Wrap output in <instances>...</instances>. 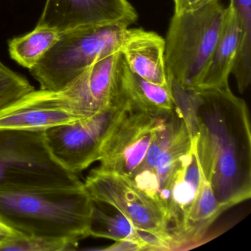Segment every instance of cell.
<instances>
[{"label":"cell","mask_w":251,"mask_h":251,"mask_svg":"<svg viewBox=\"0 0 251 251\" xmlns=\"http://www.w3.org/2000/svg\"><path fill=\"white\" fill-rule=\"evenodd\" d=\"M125 25L82 27L60 33L53 46L30 70L41 89L61 92L95 61L120 50Z\"/></svg>","instance_id":"5"},{"label":"cell","mask_w":251,"mask_h":251,"mask_svg":"<svg viewBox=\"0 0 251 251\" xmlns=\"http://www.w3.org/2000/svg\"><path fill=\"white\" fill-rule=\"evenodd\" d=\"M84 186L92 201L114 207L137 230L167 241L173 250L165 211L127 177L98 167L89 173Z\"/></svg>","instance_id":"8"},{"label":"cell","mask_w":251,"mask_h":251,"mask_svg":"<svg viewBox=\"0 0 251 251\" xmlns=\"http://www.w3.org/2000/svg\"><path fill=\"white\" fill-rule=\"evenodd\" d=\"M83 182L50 152L45 131L0 129V191L77 187Z\"/></svg>","instance_id":"4"},{"label":"cell","mask_w":251,"mask_h":251,"mask_svg":"<svg viewBox=\"0 0 251 251\" xmlns=\"http://www.w3.org/2000/svg\"><path fill=\"white\" fill-rule=\"evenodd\" d=\"M219 0H174V13L195 11Z\"/></svg>","instance_id":"22"},{"label":"cell","mask_w":251,"mask_h":251,"mask_svg":"<svg viewBox=\"0 0 251 251\" xmlns=\"http://www.w3.org/2000/svg\"><path fill=\"white\" fill-rule=\"evenodd\" d=\"M129 105L126 97L93 117L45 130V142L52 157L75 174L99 161L105 140Z\"/></svg>","instance_id":"7"},{"label":"cell","mask_w":251,"mask_h":251,"mask_svg":"<svg viewBox=\"0 0 251 251\" xmlns=\"http://www.w3.org/2000/svg\"><path fill=\"white\" fill-rule=\"evenodd\" d=\"M78 244L71 239L16 234L0 245V251H69L77 249Z\"/></svg>","instance_id":"20"},{"label":"cell","mask_w":251,"mask_h":251,"mask_svg":"<svg viewBox=\"0 0 251 251\" xmlns=\"http://www.w3.org/2000/svg\"><path fill=\"white\" fill-rule=\"evenodd\" d=\"M93 201L83 186L0 191V223L25 236L80 242L89 236Z\"/></svg>","instance_id":"2"},{"label":"cell","mask_w":251,"mask_h":251,"mask_svg":"<svg viewBox=\"0 0 251 251\" xmlns=\"http://www.w3.org/2000/svg\"><path fill=\"white\" fill-rule=\"evenodd\" d=\"M80 120L64 92L34 89L0 111V129L45 131Z\"/></svg>","instance_id":"11"},{"label":"cell","mask_w":251,"mask_h":251,"mask_svg":"<svg viewBox=\"0 0 251 251\" xmlns=\"http://www.w3.org/2000/svg\"><path fill=\"white\" fill-rule=\"evenodd\" d=\"M120 50L91 64L64 92L79 118L93 117L126 98L120 81Z\"/></svg>","instance_id":"10"},{"label":"cell","mask_w":251,"mask_h":251,"mask_svg":"<svg viewBox=\"0 0 251 251\" xmlns=\"http://www.w3.org/2000/svg\"><path fill=\"white\" fill-rule=\"evenodd\" d=\"M175 103L189 129L201 174L226 211L251 196L249 111L229 85L189 90L170 80Z\"/></svg>","instance_id":"1"},{"label":"cell","mask_w":251,"mask_h":251,"mask_svg":"<svg viewBox=\"0 0 251 251\" xmlns=\"http://www.w3.org/2000/svg\"><path fill=\"white\" fill-rule=\"evenodd\" d=\"M89 236L111 239L115 242L138 244L146 251L139 230L118 210L102 202L93 201L89 227Z\"/></svg>","instance_id":"16"},{"label":"cell","mask_w":251,"mask_h":251,"mask_svg":"<svg viewBox=\"0 0 251 251\" xmlns=\"http://www.w3.org/2000/svg\"><path fill=\"white\" fill-rule=\"evenodd\" d=\"M240 30V42L232 74L243 93L251 82V0H230Z\"/></svg>","instance_id":"19"},{"label":"cell","mask_w":251,"mask_h":251,"mask_svg":"<svg viewBox=\"0 0 251 251\" xmlns=\"http://www.w3.org/2000/svg\"><path fill=\"white\" fill-rule=\"evenodd\" d=\"M138 14L128 0H46L39 27L59 33L95 26L136 23Z\"/></svg>","instance_id":"9"},{"label":"cell","mask_w":251,"mask_h":251,"mask_svg":"<svg viewBox=\"0 0 251 251\" xmlns=\"http://www.w3.org/2000/svg\"><path fill=\"white\" fill-rule=\"evenodd\" d=\"M239 42L240 30L237 19L233 8L229 5L226 8L221 32L198 89H216L228 85Z\"/></svg>","instance_id":"14"},{"label":"cell","mask_w":251,"mask_h":251,"mask_svg":"<svg viewBox=\"0 0 251 251\" xmlns=\"http://www.w3.org/2000/svg\"><path fill=\"white\" fill-rule=\"evenodd\" d=\"M103 251H142L138 244L130 242H116L108 248H102Z\"/></svg>","instance_id":"23"},{"label":"cell","mask_w":251,"mask_h":251,"mask_svg":"<svg viewBox=\"0 0 251 251\" xmlns=\"http://www.w3.org/2000/svg\"><path fill=\"white\" fill-rule=\"evenodd\" d=\"M226 8L219 1L193 11L174 13L165 39L170 80L197 90L221 32Z\"/></svg>","instance_id":"3"},{"label":"cell","mask_w":251,"mask_h":251,"mask_svg":"<svg viewBox=\"0 0 251 251\" xmlns=\"http://www.w3.org/2000/svg\"><path fill=\"white\" fill-rule=\"evenodd\" d=\"M120 50L133 73L151 83L170 86L166 69L165 39L158 33L127 27L123 33Z\"/></svg>","instance_id":"12"},{"label":"cell","mask_w":251,"mask_h":251,"mask_svg":"<svg viewBox=\"0 0 251 251\" xmlns=\"http://www.w3.org/2000/svg\"><path fill=\"white\" fill-rule=\"evenodd\" d=\"M16 234L17 233L13 231L9 227H6L2 223H0V245Z\"/></svg>","instance_id":"24"},{"label":"cell","mask_w":251,"mask_h":251,"mask_svg":"<svg viewBox=\"0 0 251 251\" xmlns=\"http://www.w3.org/2000/svg\"><path fill=\"white\" fill-rule=\"evenodd\" d=\"M180 114L144 111L130 102L128 108L102 147L100 168L131 180L143 167L155 138Z\"/></svg>","instance_id":"6"},{"label":"cell","mask_w":251,"mask_h":251,"mask_svg":"<svg viewBox=\"0 0 251 251\" xmlns=\"http://www.w3.org/2000/svg\"><path fill=\"white\" fill-rule=\"evenodd\" d=\"M122 89L133 105L145 111L161 113L176 108L170 86H161L145 80L133 73L122 61Z\"/></svg>","instance_id":"15"},{"label":"cell","mask_w":251,"mask_h":251,"mask_svg":"<svg viewBox=\"0 0 251 251\" xmlns=\"http://www.w3.org/2000/svg\"><path fill=\"white\" fill-rule=\"evenodd\" d=\"M222 212L211 185L202 175L199 193L189 216L180 242V249L186 245L199 243L210 226Z\"/></svg>","instance_id":"17"},{"label":"cell","mask_w":251,"mask_h":251,"mask_svg":"<svg viewBox=\"0 0 251 251\" xmlns=\"http://www.w3.org/2000/svg\"><path fill=\"white\" fill-rule=\"evenodd\" d=\"M198 157L192 148L183 157L173 177L170 191L168 227L173 239V250H179L189 216L196 202L201 183Z\"/></svg>","instance_id":"13"},{"label":"cell","mask_w":251,"mask_h":251,"mask_svg":"<svg viewBox=\"0 0 251 251\" xmlns=\"http://www.w3.org/2000/svg\"><path fill=\"white\" fill-rule=\"evenodd\" d=\"M33 90L25 77L0 62V111Z\"/></svg>","instance_id":"21"},{"label":"cell","mask_w":251,"mask_h":251,"mask_svg":"<svg viewBox=\"0 0 251 251\" xmlns=\"http://www.w3.org/2000/svg\"><path fill=\"white\" fill-rule=\"evenodd\" d=\"M59 36V32L53 29L36 27L30 33L9 42L11 58L22 67L31 70L53 46Z\"/></svg>","instance_id":"18"}]
</instances>
